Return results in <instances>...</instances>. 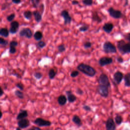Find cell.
Wrapping results in <instances>:
<instances>
[{
    "instance_id": "obj_1",
    "label": "cell",
    "mask_w": 130,
    "mask_h": 130,
    "mask_svg": "<svg viewBox=\"0 0 130 130\" xmlns=\"http://www.w3.org/2000/svg\"><path fill=\"white\" fill-rule=\"evenodd\" d=\"M77 69L85 75L90 77L94 76L96 73V71L94 68L84 63H79L77 67Z\"/></svg>"
},
{
    "instance_id": "obj_2",
    "label": "cell",
    "mask_w": 130,
    "mask_h": 130,
    "mask_svg": "<svg viewBox=\"0 0 130 130\" xmlns=\"http://www.w3.org/2000/svg\"><path fill=\"white\" fill-rule=\"evenodd\" d=\"M116 47L122 55L130 53V43H126L124 40L118 41L116 43Z\"/></svg>"
},
{
    "instance_id": "obj_3",
    "label": "cell",
    "mask_w": 130,
    "mask_h": 130,
    "mask_svg": "<svg viewBox=\"0 0 130 130\" xmlns=\"http://www.w3.org/2000/svg\"><path fill=\"white\" fill-rule=\"evenodd\" d=\"M111 86L104 84H98L96 90L98 93L103 98H106L109 95V88Z\"/></svg>"
},
{
    "instance_id": "obj_4",
    "label": "cell",
    "mask_w": 130,
    "mask_h": 130,
    "mask_svg": "<svg viewBox=\"0 0 130 130\" xmlns=\"http://www.w3.org/2000/svg\"><path fill=\"white\" fill-rule=\"evenodd\" d=\"M103 51L106 53H115L117 52V47L111 42L107 41L103 45Z\"/></svg>"
},
{
    "instance_id": "obj_5",
    "label": "cell",
    "mask_w": 130,
    "mask_h": 130,
    "mask_svg": "<svg viewBox=\"0 0 130 130\" xmlns=\"http://www.w3.org/2000/svg\"><path fill=\"white\" fill-rule=\"evenodd\" d=\"M33 123L39 127H44V126H49L51 125L52 123L50 121L48 120H45L41 117H38L35 120L33 121Z\"/></svg>"
},
{
    "instance_id": "obj_6",
    "label": "cell",
    "mask_w": 130,
    "mask_h": 130,
    "mask_svg": "<svg viewBox=\"0 0 130 130\" xmlns=\"http://www.w3.org/2000/svg\"><path fill=\"white\" fill-rule=\"evenodd\" d=\"M107 11L109 15L114 19H119L122 16V14L120 11L114 9L113 7H110Z\"/></svg>"
},
{
    "instance_id": "obj_7",
    "label": "cell",
    "mask_w": 130,
    "mask_h": 130,
    "mask_svg": "<svg viewBox=\"0 0 130 130\" xmlns=\"http://www.w3.org/2000/svg\"><path fill=\"white\" fill-rule=\"evenodd\" d=\"M20 37H25L27 39H30L32 37V32L31 30L28 27L22 28L19 32Z\"/></svg>"
},
{
    "instance_id": "obj_8",
    "label": "cell",
    "mask_w": 130,
    "mask_h": 130,
    "mask_svg": "<svg viewBox=\"0 0 130 130\" xmlns=\"http://www.w3.org/2000/svg\"><path fill=\"white\" fill-rule=\"evenodd\" d=\"M98 84H104L111 86V84L108 76L104 73H102L100 75L98 79Z\"/></svg>"
},
{
    "instance_id": "obj_9",
    "label": "cell",
    "mask_w": 130,
    "mask_h": 130,
    "mask_svg": "<svg viewBox=\"0 0 130 130\" xmlns=\"http://www.w3.org/2000/svg\"><path fill=\"white\" fill-rule=\"evenodd\" d=\"M60 16L63 19V23L64 25L70 24L72 21V17L70 15L69 12L66 10H62L60 13Z\"/></svg>"
},
{
    "instance_id": "obj_10",
    "label": "cell",
    "mask_w": 130,
    "mask_h": 130,
    "mask_svg": "<svg viewBox=\"0 0 130 130\" xmlns=\"http://www.w3.org/2000/svg\"><path fill=\"white\" fill-rule=\"evenodd\" d=\"M98 62L101 67H104L112 63L113 62V59L110 57L103 56L99 59Z\"/></svg>"
},
{
    "instance_id": "obj_11",
    "label": "cell",
    "mask_w": 130,
    "mask_h": 130,
    "mask_svg": "<svg viewBox=\"0 0 130 130\" xmlns=\"http://www.w3.org/2000/svg\"><path fill=\"white\" fill-rule=\"evenodd\" d=\"M105 127L107 130H115L116 124L115 121L112 117H109L105 123Z\"/></svg>"
},
{
    "instance_id": "obj_12",
    "label": "cell",
    "mask_w": 130,
    "mask_h": 130,
    "mask_svg": "<svg viewBox=\"0 0 130 130\" xmlns=\"http://www.w3.org/2000/svg\"><path fill=\"white\" fill-rule=\"evenodd\" d=\"M123 77L124 75L123 73L119 71H117L113 74V80L115 83L118 85L121 82L122 79H123Z\"/></svg>"
},
{
    "instance_id": "obj_13",
    "label": "cell",
    "mask_w": 130,
    "mask_h": 130,
    "mask_svg": "<svg viewBox=\"0 0 130 130\" xmlns=\"http://www.w3.org/2000/svg\"><path fill=\"white\" fill-rule=\"evenodd\" d=\"M19 23L17 21H12L10 23V27L9 28V31L11 34H16L19 29Z\"/></svg>"
},
{
    "instance_id": "obj_14",
    "label": "cell",
    "mask_w": 130,
    "mask_h": 130,
    "mask_svg": "<svg viewBox=\"0 0 130 130\" xmlns=\"http://www.w3.org/2000/svg\"><path fill=\"white\" fill-rule=\"evenodd\" d=\"M17 125L18 126L20 127L21 129H24L30 125V121L26 118H23L18 120L17 122Z\"/></svg>"
},
{
    "instance_id": "obj_15",
    "label": "cell",
    "mask_w": 130,
    "mask_h": 130,
    "mask_svg": "<svg viewBox=\"0 0 130 130\" xmlns=\"http://www.w3.org/2000/svg\"><path fill=\"white\" fill-rule=\"evenodd\" d=\"M66 94L67 95V99H68V101L69 103H74V102H75L77 99V96L72 93V91L71 90H66Z\"/></svg>"
},
{
    "instance_id": "obj_16",
    "label": "cell",
    "mask_w": 130,
    "mask_h": 130,
    "mask_svg": "<svg viewBox=\"0 0 130 130\" xmlns=\"http://www.w3.org/2000/svg\"><path fill=\"white\" fill-rule=\"evenodd\" d=\"M114 28V25L111 22L105 23L102 27L103 30L107 34H110Z\"/></svg>"
},
{
    "instance_id": "obj_17",
    "label": "cell",
    "mask_w": 130,
    "mask_h": 130,
    "mask_svg": "<svg viewBox=\"0 0 130 130\" xmlns=\"http://www.w3.org/2000/svg\"><path fill=\"white\" fill-rule=\"evenodd\" d=\"M27 116H28L27 111L26 110L20 109L16 116V119L19 120L20 119L26 118Z\"/></svg>"
},
{
    "instance_id": "obj_18",
    "label": "cell",
    "mask_w": 130,
    "mask_h": 130,
    "mask_svg": "<svg viewBox=\"0 0 130 130\" xmlns=\"http://www.w3.org/2000/svg\"><path fill=\"white\" fill-rule=\"evenodd\" d=\"M32 14L34 17L35 21L37 23H39L42 19V13L38 10H35L32 12Z\"/></svg>"
},
{
    "instance_id": "obj_19",
    "label": "cell",
    "mask_w": 130,
    "mask_h": 130,
    "mask_svg": "<svg viewBox=\"0 0 130 130\" xmlns=\"http://www.w3.org/2000/svg\"><path fill=\"white\" fill-rule=\"evenodd\" d=\"M67 100V98L66 96L65 95L63 94H61L59 96H58L57 99L58 104L61 106H64L65 104H66Z\"/></svg>"
},
{
    "instance_id": "obj_20",
    "label": "cell",
    "mask_w": 130,
    "mask_h": 130,
    "mask_svg": "<svg viewBox=\"0 0 130 130\" xmlns=\"http://www.w3.org/2000/svg\"><path fill=\"white\" fill-rule=\"evenodd\" d=\"M72 120L78 127H80L82 125V122L81 118L79 116L77 115H74L73 116Z\"/></svg>"
},
{
    "instance_id": "obj_21",
    "label": "cell",
    "mask_w": 130,
    "mask_h": 130,
    "mask_svg": "<svg viewBox=\"0 0 130 130\" xmlns=\"http://www.w3.org/2000/svg\"><path fill=\"white\" fill-rule=\"evenodd\" d=\"M123 79L124 81V86L125 87H130V72L126 73L124 75Z\"/></svg>"
},
{
    "instance_id": "obj_22",
    "label": "cell",
    "mask_w": 130,
    "mask_h": 130,
    "mask_svg": "<svg viewBox=\"0 0 130 130\" xmlns=\"http://www.w3.org/2000/svg\"><path fill=\"white\" fill-rule=\"evenodd\" d=\"M91 19H92V21H93L94 22H96L98 23H101L102 21V19L99 16L98 12L96 11L93 12L92 13Z\"/></svg>"
},
{
    "instance_id": "obj_23",
    "label": "cell",
    "mask_w": 130,
    "mask_h": 130,
    "mask_svg": "<svg viewBox=\"0 0 130 130\" xmlns=\"http://www.w3.org/2000/svg\"><path fill=\"white\" fill-rule=\"evenodd\" d=\"M9 30L7 28L2 27L0 29V35L2 37H4L5 38H7L9 35Z\"/></svg>"
},
{
    "instance_id": "obj_24",
    "label": "cell",
    "mask_w": 130,
    "mask_h": 130,
    "mask_svg": "<svg viewBox=\"0 0 130 130\" xmlns=\"http://www.w3.org/2000/svg\"><path fill=\"white\" fill-rule=\"evenodd\" d=\"M34 38L35 40L37 41L41 40V39L43 38V34H42V31H41L40 30L36 31L35 32V34H34Z\"/></svg>"
},
{
    "instance_id": "obj_25",
    "label": "cell",
    "mask_w": 130,
    "mask_h": 130,
    "mask_svg": "<svg viewBox=\"0 0 130 130\" xmlns=\"http://www.w3.org/2000/svg\"><path fill=\"white\" fill-rule=\"evenodd\" d=\"M57 74V70H55L53 68H51L48 72V76L50 79H53L55 77Z\"/></svg>"
},
{
    "instance_id": "obj_26",
    "label": "cell",
    "mask_w": 130,
    "mask_h": 130,
    "mask_svg": "<svg viewBox=\"0 0 130 130\" xmlns=\"http://www.w3.org/2000/svg\"><path fill=\"white\" fill-rule=\"evenodd\" d=\"M114 121H115V123L117 125H119L122 123L123 118L121 115H120L119 114H116V115L115 116V117L114 118Z\"/></svg>"
},
{
    "instance_id": "obj_27",
    "label": "cell",
    "mask_w": 130,
    "mask_h": 130,
    "mask_svg": "<svg viewBox=\"0 0 130 130\" xmlns=\"http://www.w3.org/2000/svg\"><path fill=\"white\" fill-rule=\"evenodd\" d=\"M32 15V12L29 10H26L23 12V16L27 20L31 19Z\"/></svg>"
},
{
    "instance_id": "obj_28",
    "label": "cell",
    "mask_w": 130,
    "mask_h": 130,
    "mask_svg": "<svg viewBox=\"0 0 130 130\" xmlns=\"http://www.w3.org/2000/svg\"><path fill=\"white\" fill-rule=\"evenodd\" d=\"M14 94L19 99H23L24 98V93L21 91V90H15L14 91Z\"/></svg>"
},
{
    "instance_id": "obj_29",
    "label": "cell",
    "mask_w": 130,
    "mask_h": 130,
    "mask_svg": "<svg viewBox=\"0 0 130 130\" xmlns=\"http://www.w3.org/2000/svg\"><path fill=\"white\" fill-rule=\"evenodd\" d=\"M57 48L58 52H59V53H62V52H63L64 51H66L65 45L63 44L58 45L57 47Z\"/></svg>"
},
{
    "instance_id": "obj_30",
    "label": "cell",
    "mask_w": 130,
    "mask_h": 130,
    "mask_svg": "<svg viewBox=\"0 0 130 130\" xmlns=\"http://www.w3.org/2000/svg\"><path fill=\"white\" fill-rule=\"evenodd\" d=\"M45 46H46V43L44 41H42V40L39 41L36 44V46L38 48H40V49L44 48V47H45Z\"/></svg>"
},
{
    "instance_id": "obj_31",
    "label": "cell",
    "mask_w": 130,
    "mask_h": 130,
    "mask_svg": "<svg viewBox=\"0 0 130 130\" xmlns=\"http://www.w3.org/2000/svg\"><path fill=\"white\" fill-rule=\"evenodd\" d=\"M32 6L35 8H37L40 4V0H30Z\"/></svg>"
},
{
    "instance_id": "obj_32",
    "label": "cell",
    "mask_w": 130,
    "mask_h": 130,
    "mask_svg": "<svg viewBox=\"0 0 130 130\" xmlns=\"http://www.w3.org/2000/svg\"><path fill=\"white\" fill-rule=\"evenodd\" d=\"M89 28V26L86 24H83L79 28V30L81 32H85L87 31Z\"/></svg>"
},
{
    "instance_id": "obj_33",
    "label": "cell",
    "mask_w": 130,
    "mask_h": 130,
    "mask_svg": "<svg viewBox=\"0 0 130 130\" xmlns=\"http://www.w3.org/2000/svg\"><path fill=\"white\" fill-rule=\"evenodd\" d=\"M15 17V13H11V14L8 15L7 16V20L9 22H12V21H13Z\"/></svg>"
},
{
    "instance_id": "obj_34",
    "label": "cell",
    "mask_w": 130,
    "mask_h": 130,
    "mask_svg": "<svg viewBox=\"0 0 130 130\" xmlns=\"http://www.w3.org/2000/svg\"><path fill=\"white\" fill-rule=\"evenodd\" d=\"M0 44L1 45V46H6L8 45V41L7 40L4 39V38L1 37L0 38Z\"/></svg>"
},
{
    "instance_id": "obj_35",
    "label": "cell",
    "mask_w": 130,
    "mask_h": 130,
    "mask_svg": "<svg viewBox=\"0 0 130 130\" xmlns=\"http://www.w3.org/2000/svg\"><path fill=\"white\" fill-rule=\"evenodd\" d=\"M82 3L87 6H91L93 4V0H82Z\"/></svg>"
},
{
    "instance_id": "obj_36",
    "label": "cell",
    "mask_w": 130,
    "mask_h": 130,
    "mask_svg": "<svg viewBox=\"0 0 130 130\" xmlns=\"http://www.w3.org/2000/svg\"><path fill=\"white\" fill-rule=\"evenodd\" d=\"M34 76L36 79L40 80V79L42 78L43 76V74L41 72H35L34 73Z\"/></svg>"
},
{
    "instance_id": "obj_37",
    "label": "cell",
    "mask_w": 130,
    "mask_h": 130,
    "mask_svg": "<svg viewBox=\"0 0 130 130\" xmlns=\"http://www.w3.org/2000/svg\"><path fill=\"white\" fill-rule=\"evenodd\" d=\"M79 74V72L78 71H77V70H74V71H73L71 74H70V76L72 78H75L77 76H78Z\"/></svg>"
},
{
    "instance_id": "obj_38",
    "label": "cell",
    "mask_w": 130,
    "mask_h": 130,
    "mask_svg": "<svg viewBox=\"0 0 130 130\" xmlns=\"http://www.w3.org/2000/svg\"><path fill=\"white\" fill-rule=\"evenodd\" d=\"M91 45H92V44L89 41H87L86 42H85L84 43V48L85 49H88V48H90L91 47Z\"/></svg>"
},
{
    "instance_id": "obj_39",
    "label": "cell",
    "mask_w": 130,
    "mask_h": 130,
    "mask_svg": "<svg viewBox=\"0 0 130 130\" xmlns=\"http://www.w3.org/2000/svg\"><path fill=\"white\" fill-rule=\"evenodd\" d=\"M15 86L16 87H17L18 88H19L20 90H23L24 89V85L23 84L21 83V82H18V83H17L16 84H15Z\"/></svg>"
},
{
    "instance_id": "obj_40",
    "label": "cell",
    "mask_w": 130,
    "mask_h": 130,
    "mask_svg": "<svg viewBox=\"0 0 130 130\" xmlns=\"http://www.w3.org/2000/svg\"><path fill=\"white\" fill-rule=\"evenodd\" d=\"M16 47L13 46H10L9 47V53L10 54H14L16 52V49L15 48Z\"/></svg>"
},
{
    "instance_id": "obj_41",
    "label": "cell",
    "mask_w": 130,
    "mask_h": 130,
    "mask_svg": "<svg viewBox=\"0 0 130 130\" xmlns=\"http://www.w3.org/2000/svg\"><path fill=\"white\" fill-rule=\"evenodd\" d=\"M75 92L78 95H82L84 93V91H83V90L80 88H77L75 90Z\"/></svg>"
},
{
    "instance_id": "obj_42",
    "label": "cell",
    "mask_w": 130,
    "mask_h": 130,
    "mask_svg": "<svg viewBox=\"0 0 130 130\" xmlns=\"http://www.w3.org/2000/svg\"><path fill=\"white\" fill-rule=\"evenodd\" d=\"M10 46H13V47H16L18 45V42L16 41L12 40L9 43Z\"/></svg>"
},
{
    "instance_id": "obj_43",
    "label": "cell",
    "mask_w": 130,
    "mask_h": 130,
    "mask_svg": "<svg viewBox=\"0 0 130 130\" xmlns=\"http://www.w3.org/2000/svg\"><path fill=\"white\" fill-rule=\"evenodd\" d=\"M82 108L86 111H91V108H90V106H89L88 105H84L83 106Z\"/></svg>"
},
{
    "instance_id": "obj_44",
    "label": "cell",
    "mask_w": 130,
    "mask_h": 130,
    "mask_svg": "<svg viewBox=\"0 0 130 130\" xmlns=\"http://www.w3.org/2000/svg\"><path fill=\"white\" fill-rule=\"evenodd\" d=\"M124 38H125V39L126 40H127V41H128V42L130 43V32H128V33H126L125 34H124L123 35Z\"/></svg>"
},
{
    "instance_id": "obj_45",
    "label": "cell",
    "mask_w": 130,
    "mask_h": 130,
    "mask_svg": "<svg viewBox=\"0 0 130 130\" xmlns=\"http://www.w3.org/2000/svg\"><path fill=\"white\" fill-rule=\"evenodd\" d=\"M116 59V61L119 63H122L124 62V59L121 56H117Z\"/></svg>"
},
{
    "instance_id": "obj_46",
    "label": "cell",
    "mask_w": 130,
    "mask_h": 130,
    "mask_svg": "<svg viewBox=\"0 0 130 130\" xmlns=\"http://www.w3.org/2000/svg\"><path fill=\"white\" fill-rule=\"evenodd\" d=\"M11 5V4H7V3H4L2 5V8H1V10H4L5 9H6L8 7H9V6Z\"/></svg>"
},
{
    "instance_id": "obj_47",
    "label": "cell",
    "mask_w": 130,
    "mask_h": 130,
    "mask_svg": "<svg viewBox=\"0 0 130 130\" xmlns=\"http://www.w3.org/2000/svg\"><path fill=\"white\" fill-rule=\"evenodd\" d=\"M28 130H41L40 127L39 126H33L31 127L30 128H29L28 129Z\"/></svg>"
},
{
    "instance_id": "obj_48",
    "label": "cell",
    "mask_w": 130,
    "mask_h": 130,
    "mask_svg": "<svg viewBox=\"0 0 130 130\" xmlns=\"http://www.w3.org/2000/svg\"><path fill=\"white\" fill-rule=\"evenodd\" d=\"M12 2L15 4H19L21 3V0H12Z\"/></svg>"
},
{
    "instance_id": "obj_49",
    "label": "cell",
    "mask_w": 130,
    "mask_h": 130,
    "mask_svg": "<svg viewBox=\"0 0 130 130\" xmlns=\"http://www.w3.org/2000/svg\"><path fill=\"white\" fill-rule=\"evenodd\" d=\"M79 4V2L78 1H76V0H73L72 1V4L73 5H78Z\"/></svg>"
},
{
    "instance_id": "obj_50",
    "label": "cell",
    "mask_w": 130,
    "mask_h": 130,
    "mask_svg": "<svg viewBox=\"0 0 130 130\" xmlns=\"http://www.w3.org/2000/svg\"><path fill=\"white\" fill-rule=\"evenodd\" d=\"M1 94H0V96H2L3 94H4V91H3V88H2V87H1Z\"/></svg>"
},
{
    "instance_id": "obj_51",
    "label": "cell",
    "mask_w": 130,
    "mask_h": 130,
    "mask_svg": "<svg viewBox=\"0 0 130 130\" xmlns=\"http://www.w3.org/2000/svg\"><path fill=\"white\" fill-rule=\"evenodd\" d=\"M16 130H21V128L20 127L18 126V127H17L16 128Z\"/></svg>"
},
{
    "instance_id": "obj_52",
    "label": "cell",
    "mask_w": 130,
    "mask_h": 130,
    "mask_svg": "<svg viewBox=\"0 0 130 130\" xmlns=\"http://www.w3.org/2000/svg\"><path fill=\"white\" fill-rule=\"evenodd\" d=\"M2 116H3V113H2V111H1V116H0V118H2Z\"/></svg>"
}]
</instances>
